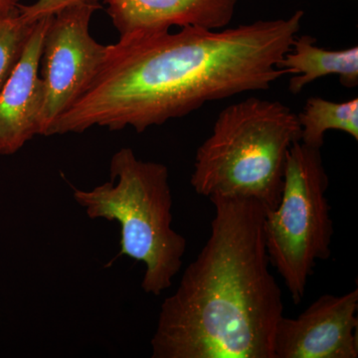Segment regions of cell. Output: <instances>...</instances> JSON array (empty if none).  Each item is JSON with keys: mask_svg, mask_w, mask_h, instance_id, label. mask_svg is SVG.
Masks as SVG:
<instances>
[{"mask_svg": "<svg viewBox=\"0 0 358 358\" xmlns=\"http://www.w3.org/2000/svg\"><path fill=\"white\" fill-rule=\"evenodd\" d=\"M279 68L294 75L289 80V91L299 94L308 84L320 78L336 75L346 88L358 85V47L343 50H327L315 45L308 35L296 36L291 50L279 62Z\"/></svg>", "mask_w": 358, "mask_h": 358, "instance_id": "cell-10", "label": "cell"}, {"mask_svg": "<svg viewBox=\"0 0 358 358\" xmlns=\"http://www.w3.org/2000/svg\"><path fill=\"white\" fill-rule=\"evenodd\" d=\"M50 17L35 22L20 60L0 92V155L15 154L39 136L44 98L40 59Z\"/></svg>", "mask_w": 358, "mask_h": 358, "instance_id": "cell-8", "label": "cell"}, {"mask_svg": "<svg viewBox=\"0 0 358 358\" xmlns=\"http://www.w3.org/2000/svg\"><path fill=\"white\" fill-rule=\"evenodd\" d=\"M301 129V143L322 148L329 131H341L358 141V99L336 103L320 96L308 99L296 114Z\"/></svg>", "mask_w": 358, "mask_h": 358, "instance_id": "cell-11", "label": "cell"}, {"mask_svg": "<svg viewBox=\"0 0 358 358\" xmlns=\"http://www.w3.org/2000/svg\"><path fill=\"white\" fill-rule=\"evenodd\" d=\"M120 38L169 31L173 26L220 30L230 24L238 0H103Z\"/></svg>", "mask_w": 358, "mask_h": 358, "instance_id": "cell-9", "label": "cell"}, {"mask_svg": "<svg viewBox=\"0 0 358 358\" xmlns=\"http://www.w3.org/2000/svg\"><path fill=\"white\" fill-rule=\"evenodd\" d=\"M305 13L223 30L186 26L109 45L83 95L63 113L50 136L100 127L138 133L185 117L204 103L267 91L289 74L279 62L291 50Z\"/></svg>", "mask_w": 358, "mask_h": 358, "instance_id": "cell-1", "label": "cell"}, {"mask_svg": "<svg viewBox=\"0 0 358 358\" xmlns=\"http://www.w3.org/2000/svg\"><path fill=\"white\" fill-rule=\"evenodd\" d=\"M358 289L324 294L296 319L282 315L273 341L274 358H357Z\"/></svg>", "mask_w": 358, "mask_h": 358, "instance_id": "cell-7", "label": "cell"}, {"mask_svg": "<svg viewBox=\"0 0 358 358\" xmlns=\"http://www.w3.org/2000/svg\"><path fill=\"white\" fill-rule=\"evenodd\" d=\"M296 113L284 103L246 99L221 110L197 148L190 182L205 197H240L266 210L281 199L289 148L301 141Z\"/></svg>", "mask_w": 358, "mask_h": 358, "instance_id": "cell-3", "label": "cell"}, {"mask_svg": "<svg viewBox=\"0 0 358 358\" xmlns=\"http://www.w3.org/2000/svg\"><path fill=\"white\" fill-rule=\"evenodd\" d=\"M99 3H83L51 16L40 59L44 98L39 136H49L63 113L83 95L107 58L109 45L90 32Z\"/></svg>", "mask_w": 358, "mask_h": 358, "instance_id": "cell-6", "label": "cell"}, {"mask_svg": "<svg viewBox=\"0 0 358 358\" xmlns=\"http://www.w3.org/2000/svg\"><path fill=\"white\" fill-rule=\"evenodd\" d=\"M322 148L296 141L287 155L281 199L265 211L263 234L271 265L296 305L301 303L317 261L331 255L334 224Z\"/></svg>", "mask_w": 358, "mask_h": 358, "instance_id": "cell-5", "label": "cell"}, {"mask_svg": "<svg viewBox=\"0 0 358 358\" xmlns=\"http://www.w3.org/2000/svg\"><path fill=\"white\" fill-rule=\"evenodd\" d=\"M100 0H37L30 6H20V13L30 22L50 17L69 7L83 3H99Z\"/></svg>", "mask_w": 358, "mask_h": 358, "instance_id": "cell-13", "label": "cell"}, {"mask_svg": "<svg viewBox=\"0 0 358 358\" xmlns=\"http://www.w3.org/2000/svg\"><path fill=\"white\" fill-rule=\"evenodd\" d=\"M210 236L162 303L154 358H274L284 315L263 234L266 208L254 199L209 197Z\"/></svg>", "mask_w": 358, "mask_h": 358, "instance_id": "cell-2", "label": "cell"}, {"mask_svg": "<svg viewBox=\"0 0 358 358\" xmlns=\"http://www.w3.org/2000/svg\"><path fill=\"white\" fill-rule=\"evenodd\" d=\"M110 182L91 190L74 188L73 196L90 218L119 222L120 254L145 264L141 288L159 296L182 267L187 245L173 228L169 169L122 148L110 159Z\"/></svg>", "mask_w": 358, "mask_h": 358, "instance_id": "cell-4", "label": "cell"}, {"mask_svg": "<svg viewBox=\"0 0 358 358\" xmlns=\"http://www.w3.org/2000/svg\"><path fill=\"white\" fill-rule=\"evenodd\" d=\"M34 24L21 15L20 7L0 18V92L20 60Z\"/></svg>", "mask_w": 358, "mask_h": 358, "instance_id": "cell-12", "label": "cell"}, {"mask_svg": "<svg viewBox=\"0 0 358 358\" xmlns=\"http://www.w3.org/2000/svg\"><path fill=\"white\" fill-rule=\"evenodd\" d=\"M20 0H0V18L10 15L20 7Z\"/></svg>", "mask_w": 358, "mask_h": 358, "instance_id": "cell-14", "label": "cell"}]
</instances>
